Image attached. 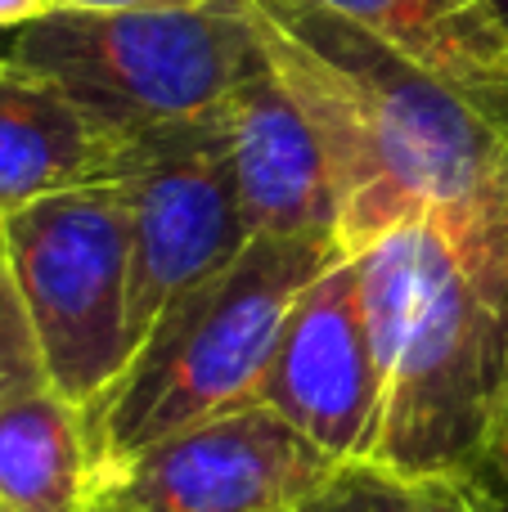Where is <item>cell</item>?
<instances>
[{
	"label": "cell",
	"mask_w": 508,
	"mask_h": 512,
	"mask_svg": "<svg viewBox=\"0 0 508 512\" xmlns=\"http://www.w3.org/2000/svg\"><path fill=\"white\" fill-rule=\"evenodd\" d=\"M275 77L306 108L356 256L414 216H508V131L315 0H243Z\"/></svg>",
	"instance_id": "cell-1"
},
{
	"label": "cell",
	"mask_w": 508,
	"mask_h": 512,
	"mask_svg": "<svg viewBox=\"0 0 508 512\" xmlns=\"http://www.w3.org/2000/svg\"><path fill=\"white\" fill-rule=\"evenodd\" d=\"M356 265L383 373L369 463L473 481L508 409V216H414Z\"/></svg>",
	"instance_id": "cell-2"
},
{
	"label": "cell",
	"mask_w": 508,
	"mask_h": 512,
	"mask_svg": "<svg viewBox=\"0 0 508 512\" xmlns=\"http://www.w3.org/2000/svg\"><path fill=\"white\" fill-rule=\"evenodd\" d=\"M342 256L351 252L333 239H252L185 292L135 346L122 378L81 409L99 477L144 445L252 405L293 301Z\"/></svg>",
	"instance_id": "cell-3"
},
{
	"label": "cell",
	"mask_w": 508,
	"mask_h": 512,
	"mask_svg": "<svg viewBox=\"0 0 508 512\" xmlns=\"http://www.w3.org/2000/svg\"><path fill=\"white\" fill-rule=\"evenodd\" d=\"M5 54L54 77L122 135L212 117L266 59L243 0L113 14L50 9L9 32Z\"/></svg>",
	"instance_id": "cell-4"
},
{
	"label": "cell",
	"mask_w": 508,
	"mask_h": 512,
	"mask_svg": "<svg viewBox=\"0 0 508 512\" xmlns=\"http://www.w3.org/2000/svg\"><path fill=\"white\" fill-rule=\"evenodd\" d=\"M5 265L36 333L45 382L90 409L135 355L122 185L68 189L5 216Z\"/></svg>",
	"instance_id": "cell-5"
},
{
	"label": "cell",
	"mask_w": 508,
	"mask_h": 512,
	"mask_svg": "<svg viewBox=\"0 0 508 512\" xmlns=\"http://www.w3.org/2000/svg\"><path fill=\"white\" fill-rule=\"evenodd\" d=\"M216 113L126 135L117 185L131 212V346L252 243Z\"/></svg>",
	"instance_id": "cell-6"
},
{
	"label": "cell",
	"mask_w": 508,
	"mask_h": 512,
	"mask_svg": "<svg viewBox=\"0 0 508 512\" xmlns=\"http://www.w3.org/2000/svg\"><path fill=\"white\" fill-rule=\"evenodd\" d=\"M338 468L347 463L252 400L108 468L90 512H297Z\"/></svg>",
	"instance_id": "cell-7"
},
{
	"label": "cell",
	"mask_w": 508,
	"mask_h": 512,
	"mask_svg": "<svg viewBox=\"0 0 508 512\" xmlns=\"http://www.w3.org/2000/svg\"><path fill=\"white\" fill-rule=\"evenodd\" d=\"M261 405L338 463H369L383 414V373L356 256L333 261L284 319Z\"/></svg>",
	"instance_id": "cell-8"
},
{
	"label": "cell",
	"mask_w": 508,
	"mask_h": 512,
	"mask_svg": "<svg viewBox=\"0 0 508 512\" xmlns=\"http://www.w3.org/2000/svg\"><path fill=\"white\" fill-rule=\"evenodd\" d=\"M216 117H221L243 225L252 239L342 243L338 185L320 131L266 59L225 99Z\"/></svg>",
	"instance_id": "cell-9"
},
{
	"label": "cell",
	"mask_w": 508,
	"mask_h": 512,
	"mask_svg": "<svg viewBox=\"0 0 508 512\" xmlns=\"http://www.w3.org/2000/svg\"><path fill=\"white\" fill-rule=\"evenodd\" d=\"M126 135L54 77L0 50V221L50 194L117 180Z\"/></svg>",
	"instance_id": "cell-10"
},
{
	"label": "cell",
	"mask_w": 508,
	"mask_h": 512,
	"mask_svg": "<svg viewBox=\"0 0 508 512\" xmlns=\"http://www.w3.org/2000/svg\"><path fill=\"white\" fill-rule=\"evenodd\" d=\"M508 131V23L491 0H315Z\"/></svg>",
	"instance_id": "cell-11"
},
{
	"label": "cell",
	"mask_w": 508,
	"mask_h": 512,
	"mask_svg": "<svg viewBox=\"0 0 508 512\" xmlns=\"http://www.w3.org/2000/svg\"><path fill=\"white\" fill-rule=\"evenodd\" d=\"M99 468L86 414L41 382L0 405V508L90 512Z\"/></svg>",
	"instance_id": "cell-12"
},
{
	"label": "cell",
	"mask_w": 508,
	"mask_h": 512,
	"mask_svg": "<svg viewBox=\"0 0 508 512\" xmlns=\"http://www.w3.org/2000/svg\"><path fill=\"white\" fill-rule=\"evenodd\" d=\"M297 512H459V481H410L378 463H347Z\"/></svg>",
	"instance_id": "cell-13"
},
{
	"label": "cell",
	"mask_w": 508,
	"mask_h": 512,
	"mask_svg": "<svg viewBox=\"0 0 508 512\" xmlns=\"http://www.w3.org/2000/svg\"><path fill=\"white\" fill-rule=\"evenodd\" d=\"M41 382H45V364L41 351H36V333L27 324L14 274H9L5 256H0V405L41 387Z\"/></svg>",
	"instance_id": "cell-14"
},
{
	"label": "cell",
	"mask_w": 508,
	"mask_h": 512,
	"mask_svg": "<svg viewBox=\"0 0 508 512\" xmlns=\"http://www.w3.org/2000/svg\"><path fill=\"white\" fill-rule=\"evenodd\" d=\"M473 481L500 504V512H508V409H504L500 427H495V441H491V450H486L482 472H477Z\"/></svg>",
	"instance_id": "cell-15"
},
{
	"label": "cell",
	"mask_w": 508,
	"mask_h": 512,
	"mask_svg": "<svg viewBox=\"0 0 508 512\" xmlns=\"http://www.w3.org/2000/svg\"><path fill=\"white\" fill-rule=\"evenodd\" d=\"M54 9H86V14H113V9H189L203 0H50Z\"/></svg>",
	"instance_id": "cell-16"
},
{
	"label": "cell",
	"mask_w": 508,
	"mask_h": 512,
	"mask_svg": "<svg viewBox=\"0 0 508 512\" xmlns=\"http://www.w3.org/2000/svg\"><path fill=\"white\" fill-rule=\"evenodd\" d=\"M50 9V0H0V32H18V27L45 18Z\"/></svg>",
	"instance_id": "cell-17"
},
{
	"label": "cell",
	"mask_w": 508,
	"mask_h": 512,
	"mask_svg": "<svg viewBox=\"0 0 508 512\" xmlns=\"http://www.w3.org/2000/svg\"><path fill=\"white\" fill-rule=\"evenodd\" d=\"M468 490H473V512H500V504H495V499L486 495L477 481H468Z\"/></svg>",
	"instance_id": "cell-18"
},
{
	"label": "cell",
	"mask_w": 508,
	"mask_h": 512,
	"mask_svg": "<svg viewBox=\"0 0 508 512\" xmlns=\"http://www.w3.org/2000/svg\"><path fill=\"white\" fill-rule=\"evenodd\" d=\"M459 512H473V490H468V481H459Z\"/></svg>",
	"instance_id": "cell-19"
},
{
	"label": "cell",
	"mask_w": 508,
	"mask_h": 512,
	"mask_svg": "<svg viewBox=\"0 0 508 512\" xmlns=\"http://www.w3.org/2000/svg\"><path fill=\"white\" fill-rule=\"evenodd\" d=\"M491 9H495V14H500L504 23H508V0H491Z\"/></svg>",
	"instance_id": "cell-20"
},
{
	"label": "cell",
	"mask_w": 508,
	"mask_h": 512,
	"mask_svg": "<svg viewBox=\"0 0 508 512\" xmlns=\"http://www.w3.org/2000/svg\"><path fill=\"white\" fill-rule=\"evenodd\" d=\"M0 256H5V221H0Z\"/></svg>",
	"instance_id": "cell-21"
},
{
	"label": "cell",
	"mask_w": 508,
	"mask_h": 512,
	"mask_svg": "<svg viewBox=\"0 0 508 512\" xmlns=\"http://www.w3.org/2000/svg\"><path fill=\"white\" fill-rule=\"evenodd\" d=\"M0 512H5V508H0Z\"/></svg>",
	"instance_id": "cell-22"
}]
</instances>
